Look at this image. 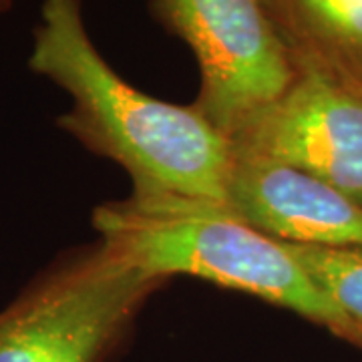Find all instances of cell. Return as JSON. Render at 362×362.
<instances>
[{
	"label": "cell",
	"mask_w": 362,
	"mask_h": 362,
	"mask_svg": "<svg viewBox=\"0 0 362 362\" xmlns=\"http://www.w3.org/2000/svg\"><path fill=\"white\" fill-rule=\"evenodd\" d=\"M28 69L71 97L57 125L119 163L133 195H175L226 204L233 149L192 105L135 89L90 40L81 0H42Z\"/></svg>",
	"instance_id": "cell-1"
},
{
	"label": "cell",
	"mask_w": 362,
	"mask_h": 362,
	"mask_svg": "<svg viewBox=\"0 0 362 362\" xmlns=\"http://www.w3.org/2000/svg\"><path fill=\"white\" fill-rule=\"evenodd\" d=\"M101 244L165 280L192 276L244 292L350 342V328L284 242L259 232L226 204L175 195H133L93 211Z\"/></svg>",
	"instance_id": "cell-2"
},
{
	"label": "cell",
	"mask_w": 362,
	"mask_h": 362,
	"mask_svg": "<svg viewBox=\"0 0 362 362\" xmlns=\"http://www.w3.org/2000/svg\"><path fill=\"white\" fill-rule=\"evenodd\" d=\"M161 284L101 242L78 250L0 310V362H107Z\"/></svg>",
	"instance_id": "cell-3"
},
{
	"label": "cell",
	"mask_w": 362,
	"mask_h": 362,
	"mask_svg": "<svg viewBox=\"0 0 362 362\" xmlns=\"http://www.w3.org/2000/svg\"><path fill=\"white\" fill-rule=\"evenodd\" d=\"M149 8L194 52L202 77L194 107L228 141L296 77L262 0H151Z\"/></svg>",
	"instance_id": "cell-4"
},
{
	"label": "cell",
	"mask_w": 362,
	"mask_h": 362,
	"mask_svg": "<svg viewBox=\"0 0 362 362\" xmlns=\"http://www.w3.org/2000/svg\"><path fill=\"white\" fill-rule=\"evenodd\" d=\"M235 156L298 169L362 206V90L296 61L280 99L230 137Z\"/></svg>",
	"instance_id": "cell-5"
},
{
	"label": "cell",
	"mask_w": 362,
	"mask_h": 362,
	"mask_svg": "<svg viewBox=\"0 0 362 362\" xmlns=\"http://www.w3.org/2000/svg\"><path fill=\"white\" fill-rule=\"evenodd\" d=\"M226 206L288 244L362 247V206L337 187L274 161L233 153Z\"/></svg>",
	"instance_id": "cell-6"
},
{
	"label": "cell",
	"mask_w": 362,
	"mask_h": 362,
	"mask_svg": "<svg viewBox=\"0 0 362 362\" xmlns=\"http://www.w3.org/2000/svg\"><path fill=\"white\" fill-rule=\"evenodd\" d=\"M292 52L362 90V0H262Z\"/></svg>",
	"instance_id": "cell-7"
},
{
	"label": "cell",
	"mask_w": 362,
	"mask_h": 362,
	"mask_svg": "<svg viewBox=\"0 0 362 362\" xmlns=\"http://www.w3.org/2000/svg\"><path fill=\"white\" fill-rule=\"evenodd\" d=\"M284 244L342 314L350 328V342L362 349V247Z\"/></svg>",
	"instance_id": "cell-8"
},
{
	"label": "cell",
	"mask_w": 362,
	"mask_h": 362,
	"mask_svg": "<svg viewBox=\"0 0 362 362\" xmlns=\"http://www.w3.org/2000/svg\"><path fill=\"white\" fill-rule=\"evenodd\" d=\"M14 0H0V14L8 13L11 8H13Z\"/></svg>",
	"instance_id": "cell-9"
}]
</instances>
